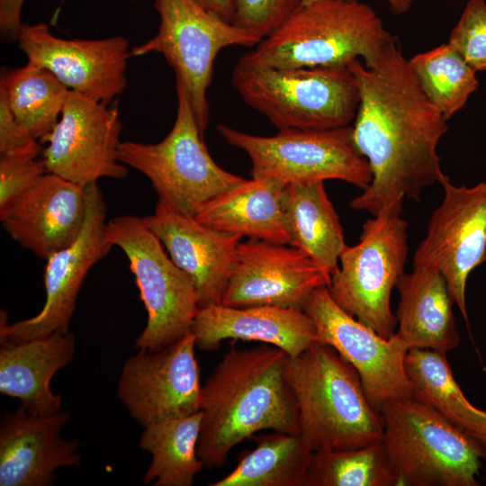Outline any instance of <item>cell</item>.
Segmentation results:
<instances>
[{
  "label": "cell",
  "mask_w": 486,
  "mask_h": 486,
  "mask_svg": "<svg viewBox=\"0 0 486 486\" xmlns=\"http://www.w3.org/2000/svg\"><path fill=\"white\" fill-rule=\"evenodd\" d=\"M347 67L360 95L353 139L373 175L349 204L374 216L405 199L418 201L424 188L439 182L437 146L447 120L425 94L396 40L374 65L357 58Z\"/></svg>",
  "instance_id": "obj_1"
},
{
  "label": "cell",
  "mask_w": 486,
  "mask_h": 486,
  "mask_svg": "<svg viewBox=\"0 0 486 486\" xmlns=\"http://www.w3.org/2000/svg\"><path fill=\"white\" fill-rule=\"evenodd\" d=\"M287 354L265 344L231 347L202 386L197 454L204 467H222L230 451L257 432L299 434L297 407L284 378Z\"/></svg>",
  "instance_id": "obj_2"
},
{
  "label": "cell",
  "mask_w": 486,
  "mask_h": 486,
  "mask_svg": "<svg viewBox=\"0 0 486 486\" xmlns=\"http://www.w3.org/2000/svg\"><path fill=\"white\" fill-rule=\"evenodd\" d=\"M284 378L293 395L299 434L313 452L382 441L383 421L356 370L329 345L316 341L287 356Z\"/></svg>",
  "instance_id": "obj_3"
},
{
  "label": "cell",
  "mask_w": 486,
  "mask_h": 486,
  "mask_svg": "<svg viewBox=\"0 0 486 486\" xmlns=\"http://www.w3.org/2000/svg\"><path fill=\"white\" fill-rule=\"evenodd\" d=\"M395 40L382 19L358 0H315L302 5L253 50L242 55L261 67L290 68L374 65Z\"/></svg>",
  "instance_id": "obj_4"
},
{
  "label": "cell",
  "mask_w": 486,
  "mask_h": 486,
  "mask_svg": "<svg viewBox=\"0 0 486 486\" xmlns=\"http://www.w3.org/2000/svg\"><path fill=\"white\" fill-rule=\"evenodd\" d=\"M231 82L242 100L279 130L349 126L360 100L356 78L347 66L277 68L255 65L241 56Z\"/></svg>",
  "instance_id": "obj_5"
},
{
  "label": "cell",
  "mask_w": 486,
  "mask_h": 486,
  "mask_svg": "<svg viewBox=\"0 0 486 486\" xmlns=\"http://www.w3.org/2000/svg\"><path fill=\"white\" fill-rule=\"evenodd\" d=\"M382 442L401 485L478 486L486 449L437 411L412 397L380 410Z\"/></svg>",
  "instance_id": "obj_6"
},
{
  "label": "cell",
  "mask_w": 486,
  "mask_h": 486,
  "mask_svg": "<svg viewBox=\"0 0 486 486\" xmlns=\"http://www.w3.org/2000/svg\"><path fill=\"white\" fill-rule=\"evenodd\" d=\"M176 120L159 142L122 141L118 158L146 176L158 201L174 211L195 217L212 199L246 179L221 168L203 141L183 85L176 80Z\"/></svg>",
  "instance_id": "obj_7"
},
{
  "label": "cell",
  "mask_w": 486,
  "mask_h": 486,
  "mask_svg": "<svg viewBox=\"0 0 486 486\" xmlns=\"http://www.w3.org/2000/svg\"><path fill=\"white\" fill-rule=\"evenodd\" d=\"M401 212L402 204H394L363 224L359 241L346 246L328 286L338 306L384 338L395 333L391 295L405 273L408 255V223Z\"/></svg>",
  "instance_id": "obj_8"
},
{
  "label": "cell",
  "mask_w": 486,
  "mask_h": 486,
  "mask_svg": "<svg viewBox=\"0 0 486 486\" xmlns=\"http://www.w3.org/2000/svg\"><path fill=\"white\" fill-rule=\"evenodd\" d=\"M105 238L125 254L148 313L135 347L157 352L191 333L199 308L195 286L165 252L145 218L122 215L108 220Z\"/></svg>",
  "instance_id": "obj_9"
},
{
  "label": "cell",
  "mask_w": 486,
  "mask_h": 486,
  "mask_svg": "<svg viewBox=\"0 0 486 486\" xmlns=\"http://www.w3.org/2000/svg\"><path fill=\"white\" fill-rule=\"evenodd\" d=\"M158 33L130 50V56L157 52L174 69L188 96L202 135L210 118L207 91L219 52L230 46L255 47L258 36L202 7L195 0H154Z\"/></svg>",
  "instance_id": "obj_10"
},
{
  "label": "cell",
  "mask_w": 486,
  "mask_h": 486,
  "mask_svg": "<svg viewBox=\"0 0 486 486\" xmlns=\"http://www.w3.org/2000/svg\"><path fill=\"white\" fill-rule=\"evenodd\" d=\"M220 135L249 158L252 178L289 183L341 180L362 191L372 182L367 159L353 139L352 125L325 130H283L273 136L249 134L219 123Z\"/></svg>",
  "instance_id": "obj_11"
},
{
  "label": "cell",
  "mask_w": 486,
  "mask_h": 486,
  "mask_svg": "<svg viewBox=\"0 0 486 486\" xmlns=\"http://www.w3.org/2000/svg\"><path fill=\"white\" fill-rule=\"evenodd\" d=\"M444 191L433 211L427 233L413 256V266L437 269L467 325L466 284L470 274L486 260V183L457 186L444 173Z\"/></svg>",
  "instance_id": "obj_12"
},
{
  "label": "cell",
  "mask_w": 486,
  "mask_h": 486,
  "mask_svg": "<svg viewBox=\"0 0 486 486\" xmlns=\"http://www.w3.org/2000/svg\"><path fill=\"white\" fill-rule=\"evenodd\" d=\"M85 223L77 238L46 261L43 282L46 299L40 311L29 319L7 323L1 310L0 344H19L55 332L68 333L82 284L91 267L113 247L105 238L107 208L96 184L87 186Z\"/></svg>",
  "instance_id": "obj_13"
},
{
  "label": "cell",
  "mask_w": 486,
  "mask_h": 486,
  "mask_svg": "<svg viewBox=\"0 0 486 486\" xmlns=\"http://www.w3.org/2000/svg\"><path fill=\"white\" fill-rule=\"evenodd\" d=\"M303 310L312 320L319 341L332 346L356 370L378 411L387 401L411 397L404 365L410 347L395 333L390 338L381 337L338 306L328 286L313 291Z\"/></svg>",
  "instance_id": "obj_14"
},
{
  "label": "cell",
  "mask_w": 486,
  "mask_h": 486,
  "mask_svg": "<svg viewBox=\"0 0 486 486\" xmlns=\"http://www.w3.org/2000/svg\"><path fill=\"white\" fill-rule=\"evenodd\" d=\"M122 124L117 106L70 90L61 115L41 140L47 171L82 186L104 177L122 179L128 169L118 158Z\"/></svg>",
  "instance_id": "obj_15"
},
{
  "label": "cell",
  "mask_w": 486,
  "mask_h": 486,
  "mask_svg": "<svg viewBox=\"0 0 486 486\" xmlns=\"http://www.w3.org/2000/svg\"><path fill=\"white\" fill-rule=\"evenodd\" d=\"M191 332L157 352L140 349L128 358L118 397L143 428L200 410L202 385Z\"/></svg>",
  "instance_id": "obj_16"
},
{
  "label": "cell",
  "mask_w": 486,
  "mask_h": 486,
  "mask_svg": "<svg viewBox=\"0 0 486 486\" xmlns=\"http://www.w3.org/2000/svg\"><path fill=\"white\" fill-rule=\"evenodd\" d=\"M16 40L28 62L47 68L72 91L108 104L126 87L131 56L123 36L67 40L38 22L22 23Z\"/></svg>",
  "instance_id": "obj_17"
},
{
  "label": "cell",
  "mask_w": 486,
  "mask_h": 486,
  "mask_svg": "<svg viewBox=\"0 0 486 486\" xmlns=\"http://www.w3.org/2000/svg\"><path fill=\"white\" fill-rule=\"evenodd\" d=\"M330 279L302 250L264 240L240 241L221 304L302 310L313 291Z\"/></svg>",
  "instance_id": "obj_18"
},
{
  "label": "cell",
  "mask_w": 486,
  "mask_h": 486,
  "mask_svg": "<svg viewBox=\"0 0 486 486\" xmlns=\"http://www.w3.org/2000/svg\"><path fill=\"white\" fill-rule=\"evenodd\" d=\"M86 209L85 186L48 172L0 207V221L14 240L47 260L77 238Z\"/></svg>",
  "instance_id": "obj_19"
},
{
  "label": "cell",
  "mask_w": 486,
  "mask_h": 486,
  "mask_svg": "<svg viewBox=\"0 0 486 486\" xmlns=\"http://www.w3.org/2000/svg\"><path fill=\"white\" fill-rule=\"evenodd\" d=\"M69 414L34 415L22 406L5 411L0 424V485H52L56 470L78 466V440L68 441L60 431Z\"/></svg>",
  "instance_id": "obj_20"
},
{
  "label": "cell",
  "mask_w": 486,
  "mask_h": 486,
  "mask_svg": "<svg viewBox=\"0 0 486 486\" xmlns=\"http://www.w3.org/2000/svg\"><path fill=\"white\" fill-rule=\"evenodd\" d=\"M144 218L173 262L192 279L199 308L221 304L242 238L212 229L159 201Z\"/></svg>",
  "instance_id": "obj_21"
},
{
  "label": "cell",
  "mask_w": 486,
  "mask_h": 486,
  "mask_svg": "<svg viewBox=\"0 0 486 486\" xmlns=\"http://www.w3.org/2000/svg\"><path fill=\"white\" fill-rule=\"evenodd\" d=\"M191 332L202 351H216L226 339H240L271 345L296 356L319 340L315 325L304 310L271 305L200 307Z\"/></svg>",
  "instance_id": "obj_22"
},
{
  "label": "cell",
  "mask_w": 486,
  "mask_h": 486,
  "mask_svg": "<svg viewBox=\"0 0 486 486\" xmlns=\"http://www.w3.org/2000/svg\"><path fill=\"white\" fill-rule=\"evenodd\" d=\"M76 338L70 332H55L0 348V392L21 400L22 407L34 415H50L61 410L62 399L50 386L53 375L71 361Z\"/></svg>",
  "instance_id": "obj_23"
},
{
  "label": "cell",
  "mask_w": 486,
  "mask_h": 486,
  "mask_svg": "<svg viewBox=\"0 0 486 486\" xmlns=\"http://www.w3.org/2000/svg\"><path fill=\"white\" fill-rule=\"evenodd\" d=\"M287 184L275 177L246 179L210 201L195 219L241 238L290 245L285 213Z\"/></svg>",
  "instance_id": "obj_24"
},
{
  "label": "cell",
  "mask_w": 486,
  "mask_h": 486,
  "mask_svg": "<svg viewBox=\"0 0 486 486\" xmlns=\"http://www.w3.org/2000/svg\"><path fill=\"white\" fill-rule=\"evenodd\" d=\"M396 288L400 301L395 314V334L410 349L447 353L458 346L460 336L452 306L454 302L441 273L428 266H413Z\"/></svg>",
  "instance_id": "obj_25"
},
{
  "label": "cell",
  "mask_w": 486,
  "mask_h": 486,
  "mask_svg": "<svg viewBox=\"0 0 486 486\" xmlns=\"http://www.w3.org/2000/svg\"><path fill=\"white\" fill-rule=\"evenodd\" d=\"M285 213L290 245L305 253L331 279L346 244L324 181L289 183Z\"/></svg>",
  "instance_id": "obj_26"
},
{
  "label": "cell",
  "mask_w": 486,
  "mask_h": 486,
  "mask_svg": "<svg viewBox=\"0 0 486 486\" xmlns=\"http://www.w3.org/2000/svg\"><path fill=\"white\" fill-rule=\"evenodd\" d=\"M411 397L486 445V411L473 406L456 382L446 353L411 348L405 356Z\"/></svg>",
  "instance_id": "obj_27"
},
{
  "label": "cell",
  "mask_w": 486,
  "mask_h": 486,
  "mask_svg": "<svg viewBox=\"0 0 486 486\" xmlns=\"http://www.w3.org/2000/svg\"><path fill=\"white\" fill-rule=\"evenodd\" d=\"M256 446L211 486H306L313 451L300 434L253 436Z\"/></svg>",
  "instance_id": "obj_28"
},
{
  "label": "cell",
  "mask_w": 486,
  "mask_h": 486,
  "mask_svg": "<svg viewBox=\"0 0 486 486\" xmlns=\"http://www.w3.org/2000/svg\"><path fill=\"white\" fill-rule=\"evenodd\" d=\"M202 411L144 428L140 446L151 454L145 484L191 486L204 467L197 454Z\"/></svg>",
  "instance_id": "obj_29"
},
{
  "label": "cell",
  "mask_w": 486,
  "mask_h": 486,
  "mask_svg": "<svg viewBox=\"0 0 486 486\" xmlns=\"http://www.w3.org/2000/svg\"><path fill=\"white\" fill-rule=\"evenodd\" d=\"M0 86L19 126L39 141L58 122L70 93L53 73L30 62L5 70Z\"/></svg>",
  "instance_id": "obj_30"
},
{
  "label": "cell",
  "mask_w": 486,
  "mask_h": 486,
  "mask_svg": "<svg viewBox=\"0 0 486 486\" xmlns=\"http://www.w3.org/2000/svg\"><path fill=\"white\" fill-rule=\"evenodd\" d=\"M382 441L346 450L313 452L306 486H398Z\"/></svg>",
  "instance_id": "obj_31"
},
{
  "label": "cell",
  "mask_w": 486,
  "mask_h": 486,
  "mask_svg": "<svg viewBox=\"0 0 486 486\" xmlns=\"http://www.w3.org/2000/svg\"><path fill=\"white\" fill-rule=\"evenodd\" d=\"M427 97L448 120L479 87L476 70L449 43L409 59Z\"/></svg>",
  "instance_id": "obj_32"
},
{
  "label": "cell",
  "mask_w": 486,
  "mask_h": 486,
  "mask_svg": "<svg viewBox=\"0 0 486 486\" xmlns=\"http://www.w3.org/2000/svg\"><path fill=\"white\" fill-rule=\"evenodd\" d=\"M448 43L476 71L486 70V2L469 0Z\"/></svg>",
  "instance_id": "obj_33"
},
{
  "label": "cell",
  "mask_w": 486,
  "mask_h": 486,
  "mask_svg": "<svg viewBox=\"0 0 486 486\" xmlns=\"http://www.w3.org/2000/svg\"><path fill=\"white\" fill-rule=\"evenodd\" d=\"M303 0H234L233 23L262 40L276 31Z\"/></svg>",
  "instance_id": "obj_34"
},
{
  "label": "cell",
  "mask_w": 486,
  "mask_h": 486,
  "mask_svg": "<svg viewBox=\"0 0 486 486\" xmlns=\"http://www.w3.org/2000/svg\"><path fill=\"white\" fill-rule=\"evenodd\" d=\"M46 173L41 154H0V207L28 190Z\"/></svg>",
  "instance_id": "obj_35"
},
{
  "label": "cell",
  "mask_w": 486,
  "mask_h": 486,
  "mask_svg": "<svg viewBox=\"0 0 486 486\" xmlns=\"http://www.w3.org/2000/svg\"><path fill=\"white\" fill-rule=\"evenodd\" d=\"M41 142L19 126L10 109L6 93L0 86V154L32 152L41 154Z\"/></svg>",
  "instance_id": "obj_36"
},
{
  "label": "cell",
  "mask_w": 486,
  "mask_h": 486,
  "mask_svg": "<svg viewBox=\"0 0 486 486\" xmlns=\"http://www.w3.org/2000/svg\"><path fill=\"white\" fill-rule=\"evenodd\" d=\"M25 0H0V31L9 40H16L22 25V10Z\"/></svg>",
  "instance_id": "obj_37"
},
{
  "label": "cell",
  "mask_w": 486,
  "mask_h": 486,
  "mask_svg": "<svg viewBox=\"0 0 486 486\" xmlns=\"http://www.w3.org/2000/svg\"><path fill=\"white\" fill-rule=\"evenodd\" d=\"M205 9L232 22L234 18V0H195Z\"/></svg>",
  "instance_id": "obj_38"
},
{
  "label": "cell",
  "mask_w": 486,
  "mask_h": 486,
  "mask_svg": "<svg viewBox=\"0 0 486 486\" xmlns=\"http://www.w3.org/2000/svg\"><path fill=\"white\" fill-rule=\"evenodd\" d=\"M315 0H303L302 5L307 4ZM391 7V10L395 14H402L407 13L413 3V0H385Z\"/></svg>",
  "instance_id": "obj_39"
},
{
  "label": "cell",
  "mask_w": 486,
  "mask_h": 486,
  "mask_svg": "<svg viewBox=\"0 0 486 486\" xmlns=\"http://www.w3.org/2000/svg\"><path fill=\"white\" fill-rule=\"evenodd\" d=\"M485 449H486V445L484 446ZM485 482H486V477H485Z\"/></svg>",
  "instance_id": "obj_40"
}]
</instances>
